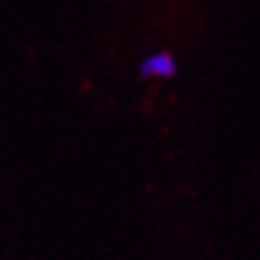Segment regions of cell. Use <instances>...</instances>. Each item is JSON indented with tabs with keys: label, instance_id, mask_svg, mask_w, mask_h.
<instances>
[{
	"label": "cell",
	"instance_id": "obj_1",
	"mask_svg": "<svg viewBox=\"0 0 260 260\" xmlns=\"http://www.w3.org/2000/svg\"><path fill=\"white\" fill-rule=\"evenodd\" d=\"M139 74L143 79H170L177 74V60L172 57V53L158 50L153 55L143 57L139 64Z\"/></svg>",
	"mask_w": 260,
	"mask_h": 260
}]
</instances>
